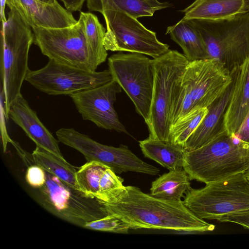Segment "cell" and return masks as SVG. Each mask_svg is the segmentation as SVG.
Instances as JSON below:
<instances>
[{
    "instance_id": "6da1fadb",
    "label": "cell",
    "mask_w": 249,
    "mask_h": 249,
    "mask_svg": "<svg viewBox=\"0 0 249 249\" xmlns=\"http://www.w3.org/2000/svg\"><path fill=\"white\" fill-rule=\"evenodd\" d=\"M107 214H113L131 229H149L204 232L215 226L196 216L183 201L157 198L139 187L125 186L112 201L104 203Z\"/></svg>"
},
{
    "instance_id": "7a4b0ae2",
    "label": "cell",
    "mask_w": 249,
    "mask_h": 249,
    "mask_svg": "<svg viewBox=\"0 0 249 249\" xmlns=\"http://www.w3.org/2000/svg\"><path fill=\"white\" fill-rule=\"evenodd\" d=\"M232 80V72L216 59L189 62L173 100L171 126L195 110L207 108L223 94Z\"/></svg>"
},
{
    "instance_id": "3957f363",
    "label": "cell",
    "mask_w": 249,
    "mask_h": 249,
    "mask_svg": "<svg viewBox=\"0 0 249 249\" xmlns=\"http://www.w3.org/2000/svg\"><path fill=\"white\" fill-rule=\"evenodd\" d=\"M190 180L206 184L249 169V143L226 131L205 145L185 151L183 167Z\"/></svg>"
},
{
    "instance_id": "277c9868",
    "label": "cell",
    "mask_w": 249,
    "mask_h": 249,
    "mask_svg": "<svg viewBox=\"0 0 249 249\" xmlns=\"http://www.w3.org/2000/svg\"><path fill=\"white\" fill-rule=\"evenodd\" d=\"M0 49L1 94L4 112L8 120L10 105L20 94L23 82L30 70L28 56L34 42L31 27L14 9H10L8 18L2 21Z\"/></svg>"
},
{
    "instance_id": "5b68a950",
    "label": "cell",
    "mask_w": 249,
    "mask_h": 249,
    "mask_svg": "<svg viewBox=\"0 0 249 249\" xmlns=\"http://www.w3.org/2000/svg\"><path fill=\"white\" fill-rule=\"evenodd\" d=\"M45 171L46 181L39 188L31 187L34 199L51 214L84 228L107 215L104 203L73 188Z\"/></svg>"
},
{
    "instance_id": "8992f818",
    "label": "cell",
    "mask_w": 249,
    "mask_h": 249,
    "mask_svg": "<svg viewBox=\"0 0 249 249\" xmlns=\"http://www.w3.org/2000/svg\"><path fill=\"white\" fill-rule=\"evenodd\" d=\"M154 85L150 115L146 123L149 137L170 142V114L175 93L189 60L176 50H169L152 59Z\"/></svg>"
},
{
    "instance_id": "52a82bcc",
    "label": "cell",
    "mask_w": 249,
    "mask_h": 249,
    "mask_svg": "<svg viewBox=\"0 0 249 249\" xmlns=\"http://www.w3.org/2000/svg\"><path fill=\"white\" fill-rule=\"evenodd\" d=\"M202 38L209 58L230 72L249 57V12L219 20L189 19Z\"/></svg>"
},
{
    "instance_id": "ba28073f",
    "label": "cell",
    "mask_w": 249,
    "mask_h": 249,
    "mask_svg": "<svg viewBox=\"0 0 249 249\" xmlns=\"http://www.w3.org/2000/svg\"><path fill=\"white\" fill-rule=\"evenodd\" d=\"M206 184L200 189L191 188L183 200L186 207L198 218L216 220L249 209V180L245 173Z\"/></svg>"
},
{
    "instance_id": "9c48e42d",
    "label": "cell",
    "mask_w": 249,
    "mask_h": 249,
    "mask_svg": "<svg viewBox=\"0 0 249 249\" xmlns=\"http://www.w3.org/2000/svg\"><path fill=\"white\" fill-rule=\"evenodd\" d=\"M102 14L106 23L104 43L107 51L140 53L154 59L170 50L158 39L155 32L124 11L114 7Z\"/></svg>"
},
{
    "instance_id": "30bf717a",
    "label": "cell",
    "mask_w": 249,
    "mask_h": 249,
    "mask_svg": "<svg viewBox=\"0 0 249 249\" xmlns=\"http://www.w3.org/2000/svg\"><path fill=\"white\" fill-rule=\"evenodd\" d=\"M108 66L113 80L125 91L146 123L154 85L152 59L140 53H119L108 58Z\"/></svg>"
},
{
    "instance_id": "8fae6325",
    "label": "cell",
    "mask_w": 249,
    "mask_h": 249,
    "mask_svg": "<svg viewBox=\"0 0 249 249\" xmlns=\"http://www.w3.org/2000/svg\"><path fill=\"white\" fill-rule=\"evenodd\" d=\"M56 135L59 142L80 152L87 161L101 162L116 174L133 172L152 176L159 174L158 168L141 160L126 145L116 147L103 144L72 128H61Z\"/></svg>"
},
{
    "instance_id": "7c38bea8",
    "label": "cell",
    "mask_w": 249,
    "mask_h": 249,
    "mask_svg": "<svg viewBox=\"0 0 249 249\" xmlns=\"http://www.w3.org/2000/svg\"><path fill=\"white\" fill-rule=\"evenodd\" d=\"M113 80L109 70L89 71L49 59L43 68L29 70L25 81L50 95H68L96 88Z\"/></svg>"
},
{
    "instance_id": "4fadbf2b",
    "label": "cell",
    "mask_w": 249,
    "mask_h": 249,
    "mask_svg": "<svg viewBox=\"0 0 249 249\" xmlns=\"http://www.w3.org/2000/svg\"><path fill=\"white\" fill-rule=\"evenodd\" d=\"M34 43L42 53L56 62L95 71L91 64L85 36L84 24L79 17L74 25L63 28H32Z\"/></svg>"
},
{
    "instance_id": "5bb4252c",
    "label": "cell",
    "mask_w": 249,
    "mask_h": 249,
    "mask_svg": "<svg viewBox=\"0 0 249 249\" xmlns=\"http://www.w3.org/2000/svg\"><path fill=\"white\" fill-rule=\"evenodd\" d=\"M121 88L114 80L102 86L70 95L83 120L99 127L129 134L114 107Z\"/></svg>"
},
{
    "instance_id": "9a60e30c",
    "label": "cell",
    "mask_w": 249,
    "mask_h": 249,
    "mask_svg": "<svg viewBox=\"0 0 249 249\" xmlns=\"http://www.w3.org/2000/svg\"><path fill=\"white\" fill-rule=\"evenodd\" d=\"M76 179L80 191L103 203L112 201L125 188L124 180L108 166L98 161H87L78 168Z\"/></svg>"
},
{
    "instance_id": "2e32d148",
    "label": "cell",
    "mask_w": 249,
    "mask_h": 249,
    "mask_svg": "<svg viewBox=\"0 0 249 249\" xmlns=\"http://www.w3.org/2000/svg\"><path fill=\"white\" fill-rule=\"evenodd\" d=\"M5 4L31 28H63L72 26L78 21L57 1L51 4L39 0H5Z\"/></svg>"
},
{
    "instance_id": "e0dca14e",
    "label": "cell",
    "mask_w": 249,
    "mask_h": 249,
    "mask_svg": "<svg viewBox=\"0 0 249 249\" xmlns=\"http://www.w3.org/2000/svg\"><path fill=\"white\" fill-rule=\"evenodd\" d=\"M237 69L231 71L232 80L225 92L207 107L206 115L185 142V151L198 149L227 131L225 116L233 91Z\"/></svg>"
},
{
    "instance_id": "ac0fdd59",
    "label": "cell",
    "mask_w": 249,
    "mask_h": 249,
    "mask_svg": "<svg viewBox=\"0 0 249 249\" xmlns=\"http://www.w3.org/2000/svg\"><path fill=\"white\" fill-rule=\"evenodd\" d=\"M8 117L20 127L36 146L64 159L58 142L45 126L36 113L20 93L10 105Z\"/></svg>"
},
{
    "instance_id": "d6986e66",
    "label": "cell",
    "mask_w": 249,
    "mask_h": 249,
    "mask_svg": "<svg viewBox=\"0 0 249 249\" xmlns=\"http://www.w3.org/2000/svg\"><path fill=\"white\" fill-rule=\"evenodd\" d=\"M182 12L185 19L219 20L249 12V0H195Z\"/></svg>"
},
{
    "instance_id": "ffe728a7",
    "label": "cell",
    "mask_w": 249,
    "mask_h": 249,
    "mask_svg": "<svg viewBox=\"0 0 249 249\" xmlns=\"http://www.w3.org/2000/svg\"><path fill=\"white\" fill-rule=\"evenodd\" d=\"M249 110V57L238 67L232 95L225 116L226 131L234 134Z\"/></svg>"
},
{
    "instance_id": "44dd1931",
    "label": "cell",
    "mask_w": 249,
    "mask_h": 249,
    "mask_svg": "<svg viewBox=\"0 0 249 249\" xmlns=\"http://www.w3.org/2000/svg\"><path fill=\"white\" fill-rule=\"evenodd\" d=\"M166 34L182 48L189 62L209 59L204 41L190 20L182 18L176 24L168 26Z\"/></svg>"
},
{
    "instance_id": "7402d4cb",
    "label": "cell",
    "mask_w": 249,
    "mask_h": 249,
    "mask_svg": "<svg viewBox=\"0 0 249 249\" xmlns=\"http://www.w3.org/2000/svg\"><path fill=\"white\" fill-rule=\"evenodd\" d=\"M139 142L144 157L169 171L183 169L185 150L182 146L149 137Z\"/></svg>"
},
{
    "instance_id": "603a6c76",
    "label": "cell",
    "mask_w": 249,
    "mask_h": 249,
    "mask_svg": "<svg viewBox=\"0 0 249 249\" xmlns=\"http://www.w3.org/2000/svg\"><path fill=\"white\" fill-rule=\"evenodd\" d=\"M89 11L101 13L113 7H117L137 18L142 17H152L159 10L172 6L167 2L158 0H86Z\"/></svg>"
},
{
    "instance_id": "cb8c5ba5",
    "label": "cell",
    "mask_w": 249,
    "mask_h": 249,
    "mask_svg": "<svg viewBox=\"0 0 249 249\" xmlns=\"http://www.w3.org/2000/svg\"><path fill=\"white\" fill-rule=\"evenodd\" d=\"M89 59L94 71L106 61L107 53L104 46L105 28L97 17L89 12H81Z\"/></svg>"
},
{
    "instance_id": "d4e9b609",
    "label": "cell",
    "mask_w": 249,
    "mask_h": 249,
    "mask_svg": "<svg viewBox=\"0 0 249 249\" xmlns=\"http://www.w3.org/2000/svg\"><path fill=\"white\" fill-rule=\"evenodd\" d=\"M190 188V179L183 169L170 170L152 182L150 194L159 198L180 201Z\"/></svg>"
},
{
    "instance_id": "484cf974",
    "label": "cell",
    "mask_w": 249,
    "mask_h": 249,
    "mask_svg": "<svg viewBox=\"0 0 249 249\" xmlns=\"http://www.w3.org/2000/svg\"><path fill=\"white\" fill-rule=\"evenodd\" d=\"M32 154L36 164L69 186L79 190L76 179L78 168L68 162L65 159L38 146Z\"/></svg>"
},
{
    "instance_id": "4316f807",
    "label": "cell",
    "mask_w": 249,
    "mask_h": 249,
    "mask_svg": "<svg viewBox=\"0 0 249 249\" xmlns=\"http://www.w3.org/2000/svg\"><path fill=\"white\" fill-rule=\"evenodd\" d=\"M207 112V107L195 110L171 125L170 142L183 147L187 140L197 127Z\"/></svg>"
},
{
    "instance_id": "83f0119b",
    "label": "cell",
    "mask_w": 249,
    "mask_h": 249,
    "mask_svg": "<svg viewBox=\"0 0 249 249\" xmlns=\"http://www.w3.org/2000/svg\"><path fill=\"white\" fill-rule=\"evenodd\" d=\"M84 228L124 234L127 233L131 229L128 224L113 214H107L102 218L88 223Z\"/></svg>"
},
{
    "instance_id": "f1b7e54d",
    "label": "cell",
    "mask_w": 249,
    "mask_h": 249,
    "mask_svg": "<svg viewBox=\"0 0 249 249\" xmlns=\"http://www.w3.org/2000/svg\"><path fill=\"white\" fill-rule=\"evenodd\" d=\"M25 178L30 187L35 188L41 187L46 181L45 171L36 164L32 165L28 167Z\"/></svg>"
},
{
    "instance_id": "f546056e",
    "label": "cell",
    "mask_w": 249,
    "mask_h": 249,
    "mask_svg": "<svg viewBox=\"0 0 249 249\" xmlns=\"http://www.w3.org/2000/svg\"><path fill=\"white\" fill-rule=\"evenodd\" d=\"M221 222H231L249 229V209L222 216L216 219Z\"/></svg>"
},
{
    "instance_id": "4dcf8cb0",
    "label": "cell",
    "mask_w": 249,
    "mask_h": 249,
    "mask_svg": "<svg viewBox=\"0 0 249 249\" xmlns=\"http://www.w3.org/2000/svg\"><path fill=\"white\" fill-rule=\"evenodd\" d=\"M234 135L241 141L249 143V110L241 126Z\"/></svg>"
},
{
    "instance_id": "1f68e13d",
    "label": "cell",
    "mask_w": 249,
    "mask_h": 249,
    "mask_svg": "<svg viewBox=\"0 0 249 249\" xmlns=\"http://www.w3.org/2000/svg\"><path fill=\"white\" fill-rule=\"evenodd\" d=\"M10 143H12L14 146L18 154L22 158L25 164L28 167L36 164L32 154H30L27 151L23 149L18 143L12 140H11Z\"/></svg>"
},
{
    "instance_id": "d6a6232c",
    "label": "cell",
    "mask_w": 249,
    "mask_h": 249,
    "mask_svg": "<svg viewBox=\"0 0 249 249\" xmlns=\"http://www.w3.org/2000/svg\"><path fill=\"white\" fill-rule=\"evenodd\" d=\"M70 12L80 11L86 0H59Z\"/></svg>"
},
{
    "instance_id": "836d02e7",
    "label": "cell",
    "mask_w": 249,
    "mask_h": 249,
    "mask_svg": "<svg viewBox=\"0 0 249 249\" xmlns=\"http://www.w3.org/2000/svg\"><path fill=\"white\" fill-rule=\"evenodd\" d=\"M47 3H54L56 1V0H39Z\"/></svg>"
},
{
    "instance_id": "e575fe53",
    "label": "cell",
    "mask_w": 249,
    "mask_h": 249,
    "mask_svg": "<svg viewBox=\"0 0 249 249\" xmlns=\"http://www.w3.org/2000/svg\"><path fill=\"white\" fill-rule=\"evenodd\" d=\"M247 178L249 180V169L245 173Z\"/></svg>"
}]
</instances>
